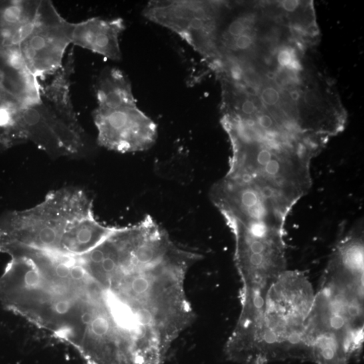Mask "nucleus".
Here are the masks:
<instances>
[{"mask_svg":"<svg viewBox=\"0 0 364 364\" xmlns=\"http://www.w3.org/2000/svg\"><path fill=\"white\" fill-rule=\"evenodd\" d=\"M94 278L95 341L103 364H163L192 325L186 289L198 252L151 216L117 228L81 254Z\"/></svg>","mask_w":364,"mask_h":364,"instance_id":"1","label":"nucleus"},{"mask_svg":"<svg viewBox=\"0 0 364 364\" xmlns=\"http://www.w3.org/2000/svg\"><path fill=\"white\" fill-rule=\"evenodd\" d=\"M363 231L353 227L330 256L306 330L316 364H349L363 345Z\"/></svg>","mask_w":364,"mask_h":364,"instance_id":"2","label":"nucleus"},{"mask_svg":"<svg viewBox=\"0 0 364 364\" xmlns=\"http://www.w3.org/2000/svg\"><path fill=\"white\" fill-rule=\"evenodd\" d=\"M314 296L312 283L303 272H282L268 292L252 337L230 361L240 364L311 361L306 334Z\"/></svg>","mask_w":364,"mask_h":364,"instance_id":"3","label":"nucleus"},{"mask_svg":"<svg viewBox=\"0 0 364 364\" xmlns=\"http://www.w3.org/2000/svg\"><path fill=\"white\" fill-rule=\"evenodd\" d=\"M27 141L52 157H79L89 149L82 126L69 124L42 100L20 107L10 126L0 133V142L7 146Z\"/></svg>","mask_w":364,"mask_h":364,"instance_id":"4","label":"nucleus"},{"mask_svg":"<svg viewBox=\"0 0 364 364\" xmlns=\"http://www.w3.org/2000/svg\"><path fill=\"white\" fill-rule=\"evenodd\" d=\"M221 6L222 1H151L142 15L174 32L207 63L212 55Z\"/></svg>","mask_w":364,"mask_h":364,"instance_id":"5","label":"nucleus"},{"mask_svg":"<svg viewBox=\"0 0 364 364\" xmlns=\"http://www.w3.org/2000/svg\"><path fill=\"white\" fill-rule=\"evenodd\" d=\"M73 26L51 1L41 0L33 28L20 46L25 66L36 79H44L62 67L71 44Z\"/></svg>","mask_w":364,"mask_h":364,"instance_id":"6","label":"nucleus"},{"mask_svg":"<svg viewBox=\"0 0 364 364\" xmlns=\"http://www.w3.org/2000/svg\"><path fill=\"white\" fill-rule=\"evenodd\" d=\"M101 147L121 153L148 150L157 138L156 124L136 106L108 109L97 107L93 114Z\"/></svg>","mask_w":364,"mask_h":364,"instance_id":"7","label":"nucleus"},{"mask_svg":"<svg viewBox=\"0 0 364 364\" xmlns=\"http://www.w3.org/2000/svg\"><path fill=\"white\" fill-rule=\"evenodd\" d=\"M124 30L123 19L91 18L74 23L71 44L111 60L119 61L121 59L119 37Z\"/></svg>","mask_w":364,"mask_h":364,"instance_id":"8","label":"nucleus"},{"mask_svg":"<svg viewBox=\"0 0 364 364\" xmlns=\"http://www.w3.org/2000/svg\"><path fill=\"white\" fill-rule=\"evenodd\" d=\"M40 0L0 3V52L20 49L37 17Z\"/></svg>","mask_w":364,"mask_h":364,"instance_id":"9","label":"nucleus"},{"mask_svg":"<svg viewBox=\"0 0 364 364\" xmlns=\"http://www.w3.org/2000/svg\"><path fill=\"white\" fill-rule=\"evenodd\" d=\"M75 54L71 49L65 63L55 73L49 85L41 87V99L61 118L74 126H81L70 95L71 78L75 72Z\"/></svg>","mask_w":364,"mask_h":364,"instance_id":"10","label":"nucleus"},{"mask_svg":"<svg viewBox=\"0 0 364 364\" xmlns=\"http://www.w3.org/2000/svg\"><path fill=\"white\" fill-rule=\"evenodd\" d=\"M95 94L99 108L113 109L136 105L130 80L117 67L103 69L97 80Z\"/></svg>","mask_w":364,"mask_h":364,"instance_id":"11","label":"nucleus"}]
</instances>
